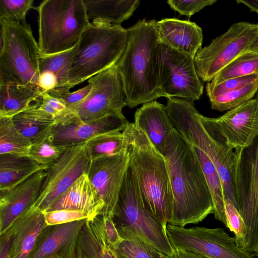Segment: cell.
Here are the masks:
<instances>
[{"instance_id": "49", "label": "cell", "mask_w": 258, "mask_h": 258, "mask_svg": "<svg viewBox=\"0 0 258 258\" xmlns=\"http://www.w3.org/2000/svg\"><path fill=\"white\" fill-rule=\"evenodd\" d=\"M154 258H168L167 257L164 256L163 254L156 251V250H154Z\"/></svg>"}, {"instance_id": "11", "label": "cell", "mask_w": 258, "mask_h": 258, "mask_svg": "<svg viewBox=\"0 0 258 258\" xmlns=\"http://www.w3.org/2000/svg\"><path fill=\"white\" fill-rule=\"evenodd\" d=\"M258 24L234 23L224 34L202 48L194 58L197 73L203 82L211 81L218 73L244 53L254 39Z\"/></svg>"}, {"instance_id": "8", "label": "cell", "mask_w": 258, "mask_h": 258, "mask_svg": "<svg viewBox=\"0 0 258 258\" xmlns=\"http://www.w3.org/2000/svg\"><path fill=\"white\" fill-rule=\"evenodd\" d=\"M91 90L80 102L68 107L66 113L56 119L91 121L114 115L122 114L127 105L122 81L116 66L89 78Z\"/></svg>"}, {"instance_id": "25", "label": "cell", "mask_w": 258, "mask_h": 258, "mask_svg": "<svg viewBox=\"0 0 258 258\" xmlns=\"http://www.w3.org/2000/svg\"><path fill=\"white\" fill-rule=\"evenodd\" d=\"M88 18L99 27L120 25L140 6L139 0H83Z\"/></svg>"}, {"instance_id": "34", "label": "cell", "mask_w": 258, "mask_h": 258, "mask_svg": "<svg viewBox=\"0 0 258 258\" xmlns=\"http://www.w3.org/2000/svg\"><path fill=\"white\" fill-rule=\"evenodd\" d=\"M66 148L55 145L49 138L32 145L29 157L47 169L58 160Z\"/></svg>"}, {"instance_id": "3", "label": "cell", "mask_w": 258, "mask_h": 258, "mask_svg": "<svg viewBox=\"0 0 258 258\" xmlns=\"http://www.w3.org/2000/svg\"><path fill=\"white\" fill-rule=\"evenodd\" d=\"M123 132L128 139L129 165L143 207L166 227L172 215L173 193L165 159L134 123L130 122Z\"/></svg>"}, {"instance_id": "33", "label": "cell", "mask_w": 258, "mask_h": 258, "mask_svg": "<svg viewBox=\"0 0 258 258\" xmlns=\"http://www.w3.org/2000/svg\"><path fill=\"white\" fill-rule=\"evenodd\" d=\"M257 92L258 80L209 100L213 109L219 111H229L251 100Z\"/></svg>"}, {"instance_id": "22", "label": "cell", "mask_w": 258, "mask_h": 258, "mask_svg": "<svg viewBox=\"0 0 258 258\" xmlns=\"http://www.w3.org/2000/svg\"><path fill=\"white\" fill-rule=\"evenodd\" d=\"M46 226L44 212L35 205L21 214L4 232L11 237L10 258H27Z\"/></svg>"}, {"instance_id": "1", "label": "cell", "mask_w": 258, "mask_h": 258, "mask_svg": "<svg viewBox=\"0 0 258 258\" xmlns=\"http://www.w3.org/2000/svg\"><path fill=\"white\" fill-rule=\"evenodd\" d=\"M160 153L166 162L173 193L172 212L168 223L184 227L213 214L209 187L189 142L174 128Z\"/></svg>"}, {"instance_id": "9", "label": "cell", "mask_w": 258, "mask_h": 258, "mask_svg": "<svg viewBox=\"0 0 258 258\" xmlns=\"http://www.w3.org/2000/svg\"><path fill=\"white\" fill-rule=\"evenodd\" d=\"M157 85L160 97L178 98L193 102L199 100L203 92L194 58L160 42Z\"/></svg>"}, {"instance_id": "45", "label": "cell", "mask_w": 258, "mask_h": 258, "mask_svg": "<svg viewBox=\"0 0 258 258\" xmlns=\"http://www.w3.org/2000/svg\"><path fill=\"white\" fill-rule=\"evenodd\" d=\"M11 237L6 233L0 234V258H10Z\"/></svg>"}, {"instance_id": "47", "label": "cell", "mask_w": 258, "mask_h": 258, "mask_svg": "<svg viewBox=\"0 0 258 258\" xmlns=\"http://www.w3.org/2000/svg\"><path fill=\"white\" fill-rule=\"evenodd\" d=\"M237 4H242L248 7L250 12H255L258 13V0H237Z\"/></svg>"}, {"instance_id": "43", "label": "cell", "mask_w": 258, "mask_h": 258, "mask_svg": "<svg viewBox=\"0 0 258 258\" xmlns=\"http://www.w3.org/2000/svg\"><path fill=\"white\" fill-rule=\"evenodd\" d=\"M102 217L108 243L111 248L116 249L124 240L119 235L112 218L103 216Z\"/></svg>"}, {"instance_id": "17", "label": "cell", "mask_w": 258, "mask_h": 258, "mask_svg": "<svg viewBox=\"0 0 258 258\" xmlns=\"http://www.w3.org/2000/svg\"><path fill=\"white\" fill-rule=\"evenodd\" d=\"M130 162L128 150L92 160L89 178L104 203L102 215L112 218Z\"/></svg>"}, {"instance_id": "35", "label": "cell", "mask_w": 258, "mask_h": 258, "mask_svg": "<svg viewBox=\"0 0 258 258\" xmlns=\"http://www.w3.org/2000/svg\"><path fill=\"white\" fill-rule=\"evenodd\" d=\"M33 0H0V19L25 23L26 15L33 6Z\"/></svg>"}, {"instance_id": "23", "label": "cell", "mask_w": 258, "mask_h": 258, "mask_svg": "<svg viewBox=\"0 0 258 258\" xmlns=\"http://www.w3.org/2000/svg\"><path fill=\"white\" fill-rule=\"evenodd\" d=\"M134 123L146 135L160 153L165 147L174 128L166 106L156 101L143 104L138 109Z\"/></svg>"}, {"instance_id": "28", "label": "cell", "mask_w": 258, "mask_h": 258, "mask_svg": "<svg viewBox=\"0 0 258 258\" xmlns=\"http://www.w3.org/2000/svg\"><path fill=\"white\" fill-rule=\"evenodd\" d=\"M45 169L29 156L0 154V191L11 189Z\"/></svg>"}, {"instance_id": "19", "label": "cell", "mask_w": 258, "mask_h": 258, "mask_svg": "<svg viewBox=\"0 0 258 258\" xmlns=\"http://www.w3.org/2000/svg\"><path fill=\"white\" fill-rule=\"evenodd\" d=\"M86 219L47 225L27 258H77V244Z\"/></svg>"}, {"instance_id": "12", "label": "cell", "mask_w": 258, "mask_h": 258, "mask_svg": "<svg viewBox=\"0 0 258 258\" xmlns=\"http://www.w3.org/2000/svg\"><path fill=\"white\" fill-rule=\"evenodd\" d=\"M256 141L243 150L236 181L237 210L246 227L240 248L250 253L258 250V137Z\"/></svg>"}, {"instance_id": "13", "label": "cell", "mask_w": 258, "mask_h": 258, "mask_svg": "<svg viewBox=\"0 0 258 258\" xmlns=\"http://www.w3.org/2000/svg\"><path fill=\"white\" fill-rule=\"evenodd\" d=\"M166 233L174 249L200 254L208 258H255L239 248L222 228L194 226L186 228L167 223Z\"/></svg>"}, {"instance_id": "26", "label": "cell", "mask_w": 258, "mask_h": 258, "mask_svg": "<svg viewBox=\"0 0 258 258\" xmlns=\"http://www.w3.org/2000/svg\"><path fill=\"white\" fill-rule=\"evenodd\" d=\"M42 93L39 87L0 79V117H13L33 105H40Z\"/></svg>"}, {"instance_id": "16", "label": "cell", "mask_w": 258, "mask_h": 258, "mask_svg": "<svg viewBox=\"0 0 258 258\" xmlns=\"http://www.w3.org/2000/svg\"><path fill=\"white\" fill-rule=\"evenodd\" d=\"M181 100L178 98H168L167 113L174 128L189 142L196 153L212 197L214 217L226 226L225 197L222 181L215 164L190 127Z\"/></svg>"}, {"instance_id": "7", "label": "cell", "mask_w": 258, "mask_h": 258, "mask_svg": "<svg viewBox=\"0 0 258 258\" xmlns=\"http://www.w3.org/2000/svg\"><path fill=\"white\" fill-rule=\"evenodd\" d=\"M0 79L39 87L41 51L30 25L0 19Z\"/></svg>"}, {"instance_id": "15", "label": "cell", "mask_w": 258, "mask_h": 258, "mask_svg": "<svg viewBox=\"0 0 258 258\" xmlns=\"http://www.w3.org/2000/svg\"><path fill=\"white\" fill-rule=\"evenodd\" d=\"M200 117L235 151L249 147L258 137V96L217 118Z\"/></svg>"}, {"instance_id": "44", "label": "cell", "mask_w": 258, "mask_h": 258, "mask_svg": "<svg viewBox=\"0 0 258 258\" xmlns=\"http://www.w3.org/2000/svg\"><path fill=\"white\" fill-rule=\"evenodd\" d=\"M57 79L52 72L47 71L40 74L38 86L43 92H47L57 88Z\"/></svg>"}, {"instance_id": "18", "label": "cell", "mask_w": 258, "mask_h": 258, "mask_svg": "<svg viewBox=\"0 0 258 258\" xmlns=\"http://www.w3.org/2000/svg\"><path fill=\"white\" fill-rule=\"evenodd\" d=\"M130 123L123 114L91 121L64 119L56 122L50 139L55 145L67 148L84 143L101 134L123 132Z\"/></svg>"}, {"instance_id": "36", "label": "cell", "mask_w": 258, "mask_h": 258, "mask_svg": "<svg viewBox=\"0 0 258 258\" xmlns=\"http://www.w3.org/2000/svg\"><path fill=\"white\" fill-rule=\"evenodd\" d=\"M258 80V74L234 78L216 85L208 82L206 89L209 99L239 89Z\"/></svg>"}, {"instance_id": "27", "label": "cell", "mask_w": 258, "mask_h": 258, "mask_svg": "<svg viewBox=\"0 0 258 258\" xmlns=\"http://www.w3.org/2000/svg\"><path fill=\"white\" fill-rule=\"evenodd\" d=\"M34 105L14 115L12 118L17 130L35 144L49 139L56 122L51 115Z\"/></svg>"}, {"instance_id": "10", "label": "cell", "mask_w": 258, "mask_h": 258, "mask_svg": "<svg viewBox=\"0 0 258 258\" xmlns=\"http://www.w3.org/2000/svg\"><path fill=\"white\" fill-rule=\"evenodd\" d=\"M182 104L191 128L216 167L222 182L225 199L237 209L236 181L243 151H235L227 146L200 117V113L193 102L182 99Z\"/></svg>"}, {"instance_id": "37", "label": "cell", "mask_w": 258, "mask_h": 258, "mask_svg": "<svg viewBox=\"0 0 258 258\" xmlns=\"http://www.w3.org/2000/svg\"><path fill=\"white\" fill-rule=\"evenodd\" d=\"M112 249L115 258H154L155 250L140 240H124L117 248Z\"/></svg>"}, {"instance_id": "38", "label": "cell", "mask_w": 258, "mask_h": 258, "mask_svg": "<svg viewBox=\"0 0 258 258\" xmlns=\"http://www.w3.org/2000/svg\"><path fill=\"white\" fill-rule=\"evenodd\" d=\"M227 226L235 234V243L240 248L245 232V225L237 208L228 200H225Z\"/></svg>"}, {"instance_id": "41", "label": "cell", "mask_w": 258, "mask_h": 258, "mask_svg": "<svg viewBox=\"0 0 258 258\" xmlns=\"http://www.w3.org/2000/svg\"><path fill=\"white\" fill-rule=\"evenodd\" d=\"M91 90V85L88 83L85 87L73 92L68 90L55 89L47 93L53 97L59 99L68 107L84 100Z\"/></svg>"}, {"instance_id": "6", "label": "cell", "mask_w": 258, "mask_h": 258, "mask_svg": "<svg viewBox=\"0 0 258 258\" xmlns=\"http://www.w3.org/2000/svg\"><path fill=\"white\" fill-rule=\"evenodd\" d=\"M126 29L121 25L109 27L90 23L82 33L69 73L68 89L115 66L127 45Z\"/></svg>"}, {"instance_id": "5", "label": "cell", "mask_w": 258, "mask_h": 258, "mask_svg": "<svg viewBox=\"0 0 258 258\" xmlns=\"http://www.w3.org/2000/svg\"><path fill=\"white\" fill-rule=\"evenodd\" d=\"M38 13V45L43 55L71 49L89 25L83 0H44Z\"/></svg>"}, {"instance_id": "46", "label": "cell", "mask_w": 258, "mask_h": 258, "mask_svg": "<svg viewBox=\"0 0 258 258\" xmlns=\"http://www.w3.org/2000/svg\"><path fill=\"white\" fill-rule=\"evenodd\" d=\"M178 258H208L200 254L184 250L175 249Z\"/></svg>"}, {"instance_id": "21", "label": "cell", "mask_w": 258, "mask_h": 258, "mask_svg": "<svg viewBox=\"0 0 258 258\" xmlns=\"http://www.w3.org/2000/svg\"><path fill=\"white\" fill-rule=\"evenodd\" d=\"M160 42L194 58L202 48V28L188 20L165 18L157 21Z\"/></svg>"}, {"instance_id": "39", "label": "cell", "mask_w": 258, "mask_h": 258, "mask_svg": "<svg viewBox=\"0 0 258 258\" xmlns=\"http://www.w3.org/2000/svg\"><path fill=\"white\" fill-rule=\"evenodd\" d=\"M44 213L47 225L62 224L90 218L89 216L84 212L70 209L47 211Z\"/></svg>"}, {"instance_id": "50", "label": "cell", "mask_w": 258, "mask_h": 258, "mask_svg": "<svg viewBox=\"0 0 258 258\" xmlns=\"http://www.w3.org/2000/svg\"><path fill=\"white\" fill-rule=\"evenodd\" d=\"M177 258H178V257H177Z\"/></svg>"}, {"instance_id": "2", "label": "cell", "mask_w": 258, "mask_h": 258, "mask_svg": "<svg viewBox=\"0 0 258 258\" xmlns=\"http://www.w3.org/2000/svg\"><path fill=\"white\" fill-rule=\"evenodd\" d=\"M156 23L155 20L144 19L126 29L127 45L115 64L130 108L160 97L157 85L159 41Z\"/></svg>"}, {"instance_id": "20", "label": "cell", "mask_w": 258, "mask_h": 258, "mask_svg": "<svg viewBox=\"0 0 258 258\" xmlns=\"http://www.w3.org/2000/svg\"><path fill=\"white\" fill-rule=\"evenodd\" d=\"M44 170L35 173L11 189L0 191V234L35 204L45 175Z\"/></svg>"}, {"instance_id": "14", "label": "cell", "mask_w": 258, "mask_h": 258, "mask_svg": "<svg viewBox=\"0 0 258 258\" xmlns=\"http://www.w3.org/2000/svg\"><path fill=\"white\" fill-rule=\"evenodd\" d=\"M91 161L87 142L67 147L58 160L44 170L40 194L34 205L46 211L81 175L88 173Z\"/></svg>"}, {"instance_id": "30", "label": "cell", "mask_w": 258, "mask_h": 258, "mask_svg": "<svg viewBox=\"0 0 258 258\" xmlns=\"http://www.w3.org/2000/svg\"><path fill=\"white\" fill-rule=\"evenodd\" d=\"M79 43L66 51L52 55H41L39 60L40 74L51 72L57 78V89L68 90L69 75L78 49Z\"/></svg>"}, {"instance_id": "29", "label": "cell", "mask_w": 258, "mask_h": 258, "mask_svg": "<svg viewBox=\"0 0 258 258\" xmlns=\"http://www.w3.org/2000/svg\"><path fill=\"white\" fill-rule=\"evenodd\" d=\"M128 146L126 136L119 131L98 135L87 142V150L91 160L119 154L127 150Z\"/></svg>"}, {"instance_id": "31", "label": "cell", "mask_w": 258, "mask_h": 258, "mask_svg": "<svg viewBox=\"0 0 258 258\" xmlns=\"http://www.w3.org/2000/svg\"><path fill=\"white\" fill-rule=\"evenodd\" d=\"M12 118L0 117V154L29 156L32 144L17 130Z\"/></svg>"}, {"instance_id": "24", "label": "cell", "mask_w": 258, "mask_h": 258, "mask_svg": "<svg viewBox=\"0 0 258 258\" xmlns=\"http://www.w3.org/2000/svg\"><path fill=\"white\" fill-rule=\"evenodd\" d=\"M104 208V202L92 184L88 173H84L45 212L74 210L87 214L91 219L102 215Z\"/></svg>"}, {"instance_id": "32", "label": "cell", "mask_w": 258, "mask_h": 258, "mask_svg": "<svg viewBox=\"0 0 258 258\" xmlns=\"http://www.w3.org/2000/svg\"><path fill=\"white\" fill-rule=\"evenodd\" d=\"M254 74H258V53L246 52L225 67L209 82L216 85L230 79Z\"/></svg>"}, {"instance_id": "4", "label": "cell", "mask_w": 258, "mask_h": 258, "mask_svg": "<svg viewBox=\"0 0 258 258\" xmlns=\"http://www.w3.org/2000/svg\"><path fill=\"white\" fill-rule=\"evenodd\" d=\"M112 219L125 240H140L168 258H177L166 233V227L143 207L135 173L126 171Z\"/></svg>"}, {"instance_id": "42", "label": "cell", "mask_w": 258, "mask_h": 258, "mask_svg": "<svg viewBox=\"0 0 258 258\" xmlns=\"http://www.w3.org/2000/svg\"><path fill=\"white\" fill-rule=\"evenodd\" d=\"M39 108L55 119L63 116L68 110V107L64 102L47 92L42 94V102Z\"/></svg>"}, {"instance_id": "48", "label": "cell", "mask_w": 258, "mask_h": 258, "mask_svg": "<svg viewBox=\"0 0 258 258\" xmlns=\"http://www.w3.org/2000/svg\"><path fill=\"white\" fill-rule=\"evenodd\" d=\"M249 52L258 53V30L254 39L253 40L252 42L249 46L248 48L247 49L245 53Z\"/></svg>"}, {"instance_id": "40", "label": "cell", "mask_w": 258, "mask_h": 258, "mask_svg": "<svg viewBox=\"0 0 258 258\" xmlns=\"http://www.w3.org/2000/svg\"><path fill=\"white\" fill-rule=\"evenodd\" d=\"M216 2V0H169L167 3L173 10L181 15L190 17L205 7L211 6Z\"/></svg>"}]
</instances>
